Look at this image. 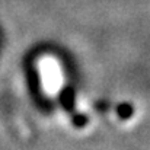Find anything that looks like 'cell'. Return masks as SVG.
<instances>
[{
	"label": "cell",
	"mask_w": 150,
	"mask_h": 150,
	"mask_svg": "<svg viewBox=\"0 0 150 150\" xmlns=\"http://www.w3.org/2000/svg\"><path fill=\"white\" fill-rule=\"evenodd\" d=\"M40 76H41V85L47 95L54 96L58 93V91L63 86V70L61 64L57 58L45 55L40 60Z\"/></svg>",
	"instance_id": "1"
}]
</instances>
